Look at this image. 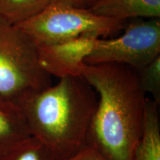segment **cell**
Returning <instances> with one entry per match:
<instances>
[{
	"label": "cell",
	"instance_id": "13",
	"mask_svg": "<svg viewBox=\"0 0 160 160\" xmlns=\"http://www.w3.org/2000/svg\"><path fill=\"white\" fill-rule=\"evenodd\" d=\"M63 160H109L99 151L88 145H86L80 151Z\"/></svg>",
	"mask_w": 160,
	"mask_h": 160
},
{
	"label": "cell",
	"instance_id": "6",
	"mask_svg": "<svg viewBox=\"0 0 160 160\" xmlns=\"http://www.w3.org/2000/svg\"><path fill=\"white\" fill-rule=\"evenodd\" d=\"M98 38L100 37L94 34H85L53 45L36 43L40 65L51 77L59 79L81 77L85 60Z\"/></svg>",
	"mask_w": 160,
	"mask_h": 160
},
{
	"label": "cell",
	"instance_id": "1",
	"mask_svg": "<svg viewBox=\"0 0 160 160\" xmlns=\"http://www.w3.org/2000/svg\"><path fill=\"white\" fill-rule=\"evenodd\" d=\"M81 77L97 95L87 144L109 160H132L143 131L146 99L137 71L118 63H85Z\"/></svg>",
	"mask_w": 160,
	"mask_h": 160
},
{
	"label": "cell",
	"instance_id": "12",
	"mask_svg": "<svg viewBox=\"0 0 160 160\" xmlns=\"http://www.w3.org/2000/svg\"><path fill=\"white\" fill-rule=\"evenodd\" d=\"M140 87L153 101L160 102V56L142 68L136 70Z\"/></svg>",
	"mask_w": 160,
	"mask_h": 160
},
{
	"label": "cell",
	"instance_id": "5",
	"mask_svg": "<svg viewBox=\"0 0 160 160\" xmlns=\"http://www.w3.org/2000/svg\"><path fill=\"white\" fill-rule=\"evenodd\" d=\"M160 56V20L132 22L120 37L98 38L85 63H118L138 70Z\"/></svg>",
	"mask_w": 160,
	"mask_h": 160
},
{
	"label": "cell",
	"instance_id": "8",
	"mask_svg": "<svg viewBox=\"0 0 160 160\" xmlns=\"http://www.w3.org/2000/svg\"><path fill=\"white\" fill-rule=\"evenodd\" d=\"M31 136L17 104L0 96V157Z\"/></svg>",
	"mask_w": 160,
	"mask_h": 160
},
{
	"label": "cell",
	"instance_id": "11",
	"mask_svg": "<svg viewBox=\"0 0 160 160\" xmlns=\"http://www.w3.org/2000/svg\"><path fill=\"white\" fill-rule=\"evenodd\" d=\"M0 160L57 159L45 144L31 136L0 157Z\"/></svg>",
	"mask_w": 160,
	"mask_h": 160
},
{
	"label": "cell",
	"instance_id": "4",
	"mask_svg": "<svg viewBox=\"0 0 160 160\" xmlns=\"http://www.w3.org/2000/svg\"><path fill=\"white\" fill-rule=\"evenodd\" d=\"M125 22L95 14L70 0H57L39 15L15 25L35 43L53 45L85 34L107 37L125 28Z\"/></svg>",
	"mask_w": 160,
	"mask_h": 160
},
{
	"label": "cell",
	"instance_id": "9",
	"mask_svg": "<svg viewBox=\"0 0 160 160\" xmlns=\"http://www.w3.org/2000/svg\"><path fill=\"white\" fill-rule=\"evenodd\" d=\"M159 105L147 97L143 131L132 160H160Z\"/></svg>",
	"mask_w": 160,
	"mask_h": 160
},
{
	"label": "cell",
	"instance_id": "3",
	"mask_svg": "<svg viewBox=\"0 0 160 160\" xmlns=\"http://www.w3.org/2000/svg\"><path fill=\"white\" fill-rule=\"evenodd\" d=\"M51 85L52 77L39 64L35 42L0 17V96L15 102Z\"/></svg>",
	"mask_w": 160,
	"mask_h": 160
},
{
	"label": "cell",
	"instance_id": "2",
	"mask_svg": "<svg viewBox=\"0 0 160 160\" xmlns=\"http://www.w3.org/2000/svg\"><path fill=\"white\" fill-rule=\"evenodd\" d=\"M33 136L63 160L85 147L97 95L82 77L59 78L57 84L15 102Z\"/></svg>",
	"mask_w": 160,
	"mask_h": 160
},
{
	"label": "cell",
	"instance_id": "10",
	"mask_svg": "<svg viewBox=\"0 0 160 160\" xmlns=\"http://www.w3.org/2000/svg\"><path fill=\"white\" fill-rule=\"evenodd\" d=\"M57 0H0V17L13 25L39 15Z\"/></svg>",
	"mask_w": 160,
	"mask_h": 160
},
{
	"label": "cell",
	"instance_id": "7",
	"mask_svg": "<svg viewBox=\"0 0 160 160\" xmlns=\"http://www.w3.org/2000/svg\"><path fill=\"white\" fill-rule=\"evenodd\" d=\"M86 8L97 15L123 21L160 18V0H91Z\"/></svg>",
	"mask_w": 160,
	"mask_h": 160
}]
</instances>
